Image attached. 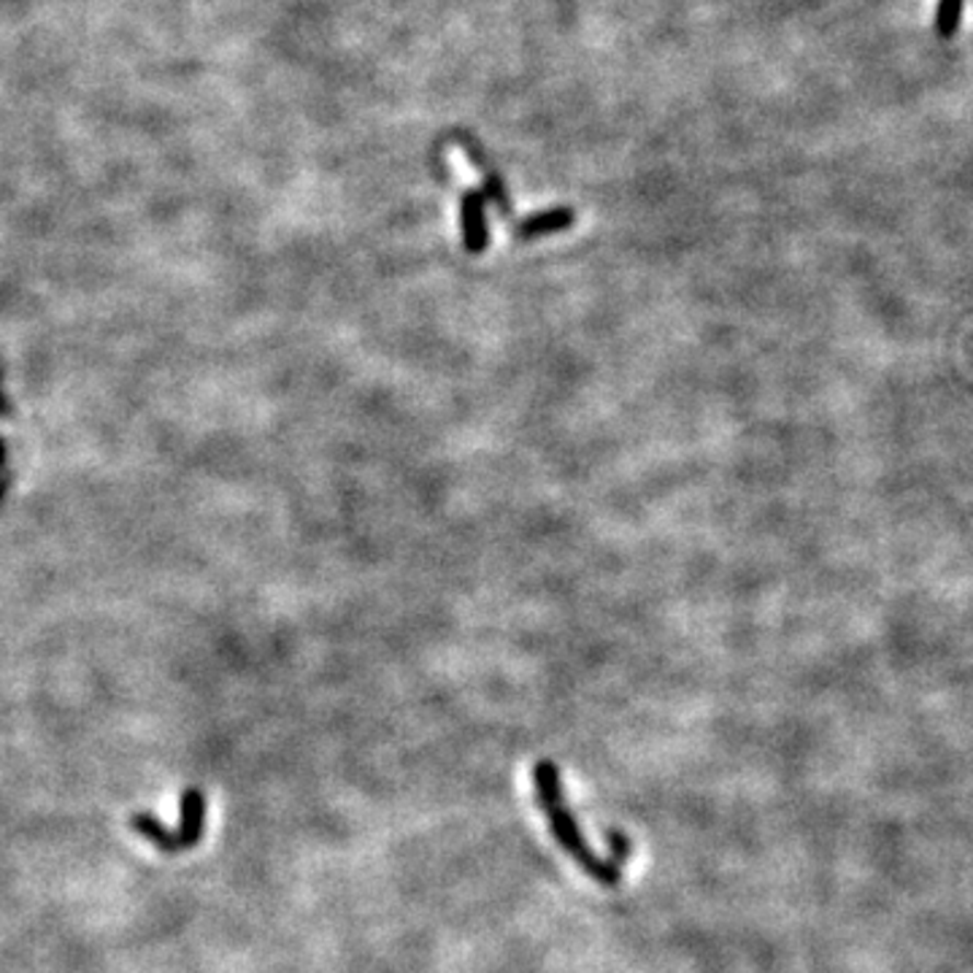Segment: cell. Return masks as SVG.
Here are the masks:
<instances>
[{
	"label": "cell",
	"instance_id": "cell-6",
	"mask_svg": "<svg viewBox=\"0 0 973 973\" xmlns=\"http://www.w3.org/2000/svg\"><path fill=\"white\" fill-rule=\"evenodd\" d=\"M960 16H963V0H938L936 9V36L941 42L958 36Z\"/></svg>",
	"mask_w": 973,
	"mask_h": 973
},
{
	"label": "cell",
	"instance_id": "cell-5",
	"mask_svg": "<svg viewBox=\"0 0 973 973\" xmlns=\"http://www.w3.org/2000/svg\"><path fill=\"white\" fill-rule=\"evenodd\" d=\"M130 825H134V831L138 833V836L152 841L160 852H169V855H174V852L182 849V846H178L176 833H171L169 827L158 820V816L136 814L134 820H130Z\"/></svg>",
	"mask_w": 973,
	"mask_h": 973
},
{
	"label": "cell",
	"instance_id": "cell-7",
	"mask_svg": "<svg viewBox=\"0 0 973 973\" xmlns=\"http://www.w3.org/2000/svg\"><path fill=\"white\" fill-rule=\"evenodd\" d=\"M606 838L612 841V860L617 862V866H622V862L627 860V857H630V838L625 836V833H619V831H606Z\"/></svg>",
	"mask_w": 973,
	"mask_h": 973
},
{
	"label": "cell",
	"instance_id": "cell-2",
	"mask_svg": "<svg viewBox=\"0 0 973 973\" xmlns=\"http://www.w3.org/2000/svg\"><path fill=\"white\" fill-rule=\"evenodd\" d=\"M485 204L487 198L482 189H465L460 198V230H463L465 252L471 255H482L489 244Z\"/></svg>",
	"mask_w": 973,
	"mask_h": 973
},
{
	"label": "cell",
	"instance_id": "cell-3",
	"mask_svg": "<svg viewBox=\"0 0 973 973\" xmlns=\"http://www.w3.org/2000/svg\"><path fill=\"white\" fill-rule=\"evenodd\" d=\"M204 822H206L204 792L189 787V790H184L182 796V825H178L176 833L182 849H189V846L198 844L200 836H204Z\"/></svg>",
	"mask_w": 973,
	"mask_h": 973
},
{
	"label": "cell",
	"instance_id": "cell-4",
	"mask_svg": "<svg viewBox=\"0 0 973 973\" xmlns=\"http://www.w3.org/2000/svg\"><path fill=\"white\" fill-rule=\"evenodd\" d=\"M574 211L571 209H549V211H541V215H531L525 217L520 224L514 228V235L520 241H533V239H544L549 233H560V230H568L574 224Z\"/></svg>",
	"mask_w": 973,
	"mask_h": 973
},
{
	"label": "cell",
	"instance_id": "cell-1",
	"mask_svg": "<svg viewBox=\"0 0 973 973\" xmlns=\"http://www.w3.org/2000/svg\"><path fill=\"white\" fill-rule=\"evenodd\" d=\"M533 785H535V796H538V806L544 809L546 820H549L552 827V836L557 838L560 849L568 852V855L576 860V866H579L584 873H590L598 884L603 887L617 884L622 879L617 862H614L612 857H609V860L598 857L595 852L590 849V844H587V838L581 836L571 809L566 806V792H563V781L557 765L549 763V760L535 763Z\"/></svg>",
	"mask_w": 973,
	"mask_h": 973
}]
</instances>
